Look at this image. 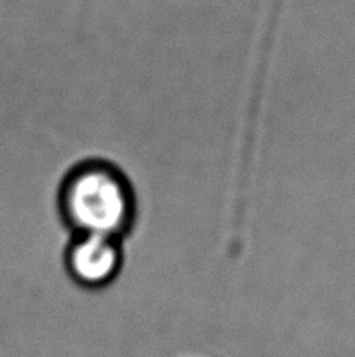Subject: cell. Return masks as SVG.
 <instances>
[{"label":"cell","mask_w":355,"mask_h":357,"mask_svg":"<svg viewBox=\"0 0 355 357\" xmlns=\"http://www.w3.org/2000/svg\"><path fill=\"white\" fill-rule=\"evenodd\" d=\"M59 209L77 236L120 239L134 220V194L117 167L103 160H86L63 180Z\"/></svg>","instance_id":"obj_1"},{"label":"cell","mask_w":355,"mask_h":357,"mask_svg":"<svg viewBox=\"0 0 355 357\" xmlns=\"http://www.w3.org/2000/svg\"><path fill=\"white\" fill-rule=\"evenodd\" d=\"M122 265L120 239L79 234L66 251V267L79 284L101 288L115 279Z\"/></svg>","instance_id":"obj_2"}]
</instances>
